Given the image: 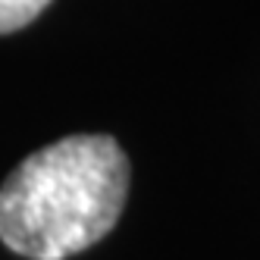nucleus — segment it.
Instances as JSON below:
<instances>
[{
  "mask_svg": "<svg viewBox=\"0 0 260 260\" xmlns=\"http://www.w3.org/2000/svg\"><path fill=\"white\" fill-rule=\"evenodd\" d=\"M128 157L110 135H69L28 154L0 188V241L31 260L79 254L116 226Z\"/></svg>",
  "mask_w": 260,
  "mask_h": 260,
  "instance_id": "f257e3e1",
  "label": "nucleus"
},
{
  "mask_svg": "<svg viewBox=\"0 0 260 260\" xmlns=\"http://www.w3.org/2000/svg\"><path fill=\"white\" fill-rule=\"evenodd\" d=\"M50 0H0V35L25 28Z\"/></svg>",
  "mask_w": 260,
  "mask_h": 260,
  "instance_id": "f03ea898",
  "label": "nucleus"
}]
</instances>
